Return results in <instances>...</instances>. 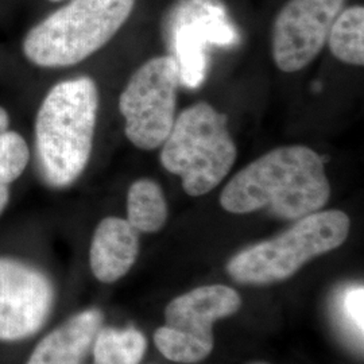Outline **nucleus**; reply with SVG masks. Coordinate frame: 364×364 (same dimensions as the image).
<instances>
[{"label":"nucleus","instance_id":"1","mask_svg":"<svg viewBox=\"0 0 364 364\" xmlns=\"http://www.w3.org/2000/svg\"><path fill=\"white\" fill-rule=\"evenodd\" d=\"M331 196L324 161L302 144L281 146L237 171L220 196L223 208L246 215L260 209L299 220L324 208Z\"/></svg>","mask_w":364,"mask_h":364},{"label":"nucleus","instance_id":"2","mask_svg":"<svg viewBox=\"0 0 364 364\" xmlns=\"http://www.w3.org/2000/svg\"><path fill=\"white\" fill-rule=\"evenodd\" d=\"M99 91L88 76L55 84L36 119V154L41 180L63 189L77 181L91 158Z\"/></svg>","mask_w":364,"mask_h":364},{"label":"nucleus","instance_id":"3","mask_svg":"<svg viewBox=\"0 0 364 364\" xmlns=\"http://www.w3.org/2000/svg\"><path fill=\"white\" fill-rule=\"evenodd\" d=\"M134 6L135 0H70L27 33L23 53L41 68L76 65L115 37Z\"/></svg>","mask_w":364,"mask_h":364},{"label":"nucleus","instance_id":"4","mask_svg":"<svg viewBox=\"0 0 364 364\" xmlns=\"http://www.w3.org/2000/svg\"><path fill=\"white\" fill-rule=\"evenodd\" d=\"M161 147L164 169L180 176L185 193L192 197L212 192L237 158L227 117L205 102L191 105L176 117Z\"/></svg>","mask_w":364,"mask_h":364},{"label":"nucleus","instance_id":"5","mask_svg":"<svg viewBox=\"0 0 364 364\" xmlns=\"http://www.w3.org/2000/svg\"><path fill=\"white\" fill-rule=\"evenodd\" d=\"M350 218L338 209L304 216L284 234L236 254L227 272L236 282L267 285L285 281L309 260L340 247L348 237Z\"/></svg>","mask_w":364,"mask_h":364},{"label":"nucleus","instance_id":"6","mask_svg":"<svg viewBox=\"0 0 364 364\" xmlns=\"http://www.w3.org/2000/svg\"><path fill=\"white\" fill-rule=\"evenodd\" d=\"M181 69L176 57L159 55L144 63L119 97L127 139L141 150L161 147L176 120Z\"/></svg>","mask_w":364,"mask_h":364},{"label":"nucleus","instance_id":"7","mask_svg":"<svg viewBox=\"0 0 364 364\" xmlns=\"http://www.w3.org/2000/svg\"><path fill=\"white\" fill-rule=\"evenodd\" d=\"M52 279L23 260L0 257V341L26 340L45 326L52 314Z\"/></svg>","mask_w":364,"mask_h":364},{"label":"nucleus","instance_id":"8","mask_svg":"<svg viewBox=\"0 0 364 364\" xmlns=\"http://www.w3.org/2000/svg\"><path fill=\"white\" fill-rule=\"evenodd\" d=\"M344 6L346 0H289L273 25L272 52L278 69L294 73L309 65L326 46Z\"/></svg>","mask_w":364,"mask_h":364},{"label":"nucleus","instance_id":"9","mask_svg":"<svg viewBox=\"0 0 364 364\" xmlns=\"http://www.w3.org/2000/svg\"><path fill=\"white\" fill-rule=\"evenodd\" d=\"M240 306L242 299L232 287H197L170 302L165 311V326L213 347L212 326L235 314Z\"/></svg>","mask_w":364,"mask_h":364},{"label":"nucleus","instance_id":"10","mask_svg":"<svg viewBox=\"0 0 364 364\" xmlns=\"http://www.w3.org/2000/svg\"><path fill=\"white\" fill-rule=\"evenodd\" d=\"M139 232L120 218H105L92 237L90 264L95 278L114 284L129 273L139 254Z\"/></svg>","mask_w":364,"mask_h":364},{"label":"nucleus","instance_id":"11","mask_svg":"<svg viewBox=\"0 0 364 364\" xmlns=\"http://www.w3.org/2000/svg\"><path fill=\"white\" fill-rule=\"evenodd\" d=\"M103 313L87 309L72 316L39 341L26 364H82L102 329Z\"/></svg>","mask_w":364,"mask_h":364},{"label":"nucleus","instance_id":"12","mask_svg":"<svg viewBox=\"0 0 364 364\" xmlns=\"http://www.w3.org/2000/svg\"><path fill=\"white\" fill-rule=\"evenodd\" d=\"M168 219V204L162 188L153 180L134 182L127 193V221L144 234L158 232Z\"/></svg>","mask_w":364,"mask_h":364},{"label":"nucleus","instance_id":"13","mask_svg":"<svg viewBox=\"0 0 364 364\" xmlns=\"http://www.w3.org/2000/svg\"><path fill=\"white\" fill-rule=\"evenodd\" d=\"M329 50L338 61L353 66L364 65V7L343 9L329 30Z\"/></svg>","mask_w":364,"mask_h":364},{"label":"nucleus","instance_id":"14","mask_svg":"<svg viewBox=\"0 0 364 364\" xmlns=\"http://www.w3.org/2000/svg\"><path fill=\"white\" fill-rule=\"evenodd\" d=\"M146 338L134 326L103 328L93 341L95 364H139L146 352Z\"/></svg>","mask_w":364,"mask_h":364},{"label":"nucleus","instance_id":"15","mask_svg":"<svg viewBox=\"0 0 364 364\" xmlns=\"http://www.w3.org/2000/svg\"><path fill=\"white\" fill-rule=\"evenodd\" d=\"M9 112L0 107V195L10 193V185L26 169L30 150L25 138L9 130Z\"/></svg>","mask_w":364,"mask_h":364},{"label":"nucleus","instance_id":"16","mask_svg":"<svg viewBox=\"0 0 364 364\" xmlns=\"http://www.w3.org/2000/svg\"><path fill=\"white\" fill-rule=\"evenodd\" d=\"M154 343L159 352L171 362L177 363H198L208 358L213 347L189 338L168 326L158 328L154 333Z\"/></svg>","mask_w":364,"mask_h":364},{"label":"nucleus","instance_id":"17","mask_svg":"<svg viewBox=\"0 0 364 364\" xmlns=\"http://www.w3.org/2000/svg\"><path fill=\"white\" fill-rule=\"evenodd\" d=\"M364 289L363 287H351L347 290L343 299V311L347 321L356 331L360 338H363L364 314Z\"/></svg>","mask_w":364,"mask_h":364},{"label":"nucleus","instance_id":"18","mask_svg":"<svg viewBox=\"0 0 364 364\" xmlns=\"http://www.w3.org/2000/svg\"><path fill=\"white\" fill-rule=\"evenodd\" d=\"M49 1H53V3H57V1H63V0H49Z\"/></svg>","mask_w":364,"mask_h":364},{"label":"nucleus","instance_id":"19","mask_svg":"<svg viewBox=\"0 0 364 364\" xmlns=\"http://www.w3.org/2000/svg\"><path fill=\"white\" fill-rule=\"evenodd\" d=\"M252 364H266V363H252Z\"/></svg>","mask_w":364,"mask_h":364}]
</instances>
